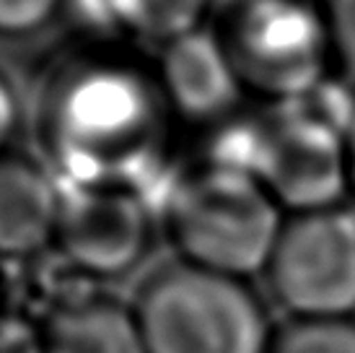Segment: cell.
<instances>
[{
	"instance_id": "1",
	"label": "cell",
	"mask_w": 355,
	"mask_h": 353,
	"mask_svg": "<svg viewBox=\"0 0 355 353\" xmlns=\"http://www.w3.org/2000/svg\"><path fill=\"white\" fill-rule=\"evenodd\" d=\"M174 112L153 63L91 42L52 63L34 101V133L62 185L146 192L164 176Z\"/></svg>"
},
{
	"instance_id": "2",
	"label": "cell",
	"mask_w": 355,
	"mask_h": 353,
	"mask_svg": "<svg viewBox=\"0 0 355 353\" xmlns=\"http://www.w3.org/2000/svg\"><path fill=\"white\" fill-rule=\"evenodd\" d=\"M319 91L304 101L265 104L218 125L207 158L249 172L286 216L345 206V130L355 101L327 107Z\"/></svg>"
},
{
	"instance_id": "3",
	"label": "cell",
	"mask_w": 355,
	"mask_h": 353,
	"mask_svg": "<svg viewBox=\"0 0 355 353\" xmlns=\"http://www.w3.org/2000/svg\"><path fill=\"white\" fill-rule=\"evenodd\" d=\"M283 208L254 176L205 158L166 187L164 226L179 260L234 278L262 273Z\"/></svg>"
},
{
	"instance_id": "4",
	"label": "cell",
	"mask_w": 355,
	"mask_h": 353,
	"mask_svg": "<svg viewBox=\"0 0 355 353\" xmlns=\"http://www.w3.org/2000/svg\"><path fill=\"white\" fill-rule=\"evenodd\" d=\"M132 309L148 353H267L275 333L247 278L184 260L146 275Z\"/></svg>"
},
{
	"instance_id": "5",
	"label": "cell",
	"mask_w": 355,
	"mask_h": 353,
	"mask_svg": "<svg viewBox=\"0 0 355 353\" xmlns=\"http://www.w3.org/2000/svg\"><path fill=\"white\" fill-rule=\"evenodd\" d=\"M216 31L247 97L293 104L337 76L322 0H228Z\"/></svg>"
},
{
	"instance_id": "6",
	"label": "cell",
	"mask_w": 355,
	"mask_h": 353,
	"mask_svg": "<svg viewBox=\"0 0 355 353\" xmlns=\"http://www.w3.org/2000/svg\"><path fill=\"white\" fill-rule=\"evenodd\" d=\"M262 275L291 317H355V208L288 213Z\"/></svg>"
},
{
	"instance_id": "7",
	"label": "cell",
	"mask_w": 355,
	"mask_h": 353,
	"mask_svg": "<svg viewBox=\"0 0 355 353\" xmlns=\"http://www.w3.org/2000/svg\"><path fill=\"white\" fill-rule=\"evenodd\" d=\"M153 239L146 192L130 187L62 185L52 245L70 268L94 278H119L143 263Z\"/></svg>"
},
{
	"instance_id": "8",
	"label": "cell",
	"mask_w": 355,
	"mask_h": 353,
	"mask_svg": "<svg viewBox=\"0 0 355 353\" xmlns=\"http://www.w3.org/2000/svg\"><path fill=\"white\" fill-rule=\"evenodd\" d=\"M177 122L223 125L247 99L216 26H200L158 47L153 63Z\"/></svg>"
},
{
	"instance_id": "9",
	"label": "cell",
	"mask_w": 355,
	"mask_h": 353,
	"mask_svg": "<svg viewBox=\"0 0 355 353\" xmlns=\"http://www.w3.org/2000/svg\"><path fill=\"white\" fill-rule=\"evenodd\" d=\"M62 185L47 164L0 151V257H26L52 245Z\"/></svg>"
},
{
	"instance_id": "10",
	"label": "cell",
	"mask_w": 355,
	"mask_h": 353,
	"mask_svg": "<svg viewBox=\"0 0 355 353\" xmlns=\"http://www.w3.org/2000/svg\"><path fill=\"white\" fill-rule=\"evenodd\" d=\"M213 0H68L65 10L94 42L164 47L205 26Z\"/></svg>"
},
{
	"instance_id": "11",
	"label": "cell",
	"mask_w": 355,
	"mask_h": 353,
	"mask_svg": "<svg viewBox=\"0 0 355 353\" xmlns=\"http://www.w3.org/2000/svg\"><path fill=\"white\" fill-rule=\"evenodd\" d=\"M37 327L42 353H148L132 304L107 294L70 296Z\"/></svg>"
},
{
	"instance_id": "12",
	"label": "cell",
	"mask_w": 355,
	"mask_h": 353,
	"mask_svg": "<svg viewBox=\"0 0 355 353\" xmlns=\"http://www.w3.org/2000/svg\"><path fill=\"white\" fill-rule=\"evenodd\" d=\"M267 353H355V317L301 320L291 317L272 333Z\"/></svg>"
},
{
	"instance_id": "13",
	"label": "cell",
	"mask_w": 355,
	"mask_h": 353,
	"mask_svg": "<svg viewBox=\"0 0 355 353\" xmlns=\"http://www.w3.org/2000/svg\"><path fill=\"white\" fill-rule=\"evenodd\" d=\"M68 0H0V40H26L47 29Z\"/></svg>"
},
{
	"instance_id": "14",
	"label": "cell",
	"mask_w": 355,
	"mask_h": 353,
	"mask_svg": "<svg viewBox=\"0 0 355 353\" xmlns=\"http://www.w3.org/2000/svg\"><path fill=\"white\" fill-rule=\"evenodd\" d=\"M335 49L337 76L355 88V0H322Z\"/></svg>"
},
{
	"instance_id": "15",
	"label": "cell",
	"mask_w": 355,
	"mask_h": 353,
	"mask_svg": "<svg viewBox=\"0 0 355 353\" xmlns=\"http://www.w3.org/2000/svg\"><path fill=\"white\" fill-rule=\"evenodd\" d=\"M0 353H42L40 327L16 314H0Z\"/></svg>"
},
{
	"instance_id": "16",
	"label": "cell",
	"mask_w": 355,
	"mask_h": 353,
	"mask_svg": "<svg viewBox=\"0 0 355 353\" xmlns=\"http://www.w3.org/2000/svg\"><path fill=\"white\" fill-rule=\"evenodd\" d=\"M21 107L16 86L6 70L0 68V151H6V143L10 140L13 130L19 125Z\"/></svg>"
},
{
	"instance_id": "17",
	"label": "cell",
	"mask_w": 355,
	"mask_h": 353,
	"mask_svg": "<svg viewBox=\"0 0 355 353\" xmlns=\"http://www.w3.org/2000/svg\"><path fill=\"white\" fill-rule=\"evenodd\" d=\"M345 151H347V187H350V197L355 200V115L347 122V130H345Z\"/></svg>"
}]
</instances>
